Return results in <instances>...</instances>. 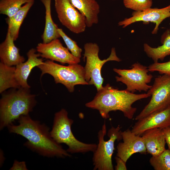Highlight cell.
Returning a JSON list of instances; mask_svg holds the SVG:
<instances>
[{
	"label": "cell",
	"instance_id": "6da1fadb",
	"mask_svg": "<svg viewBox=\"0 0 170 170\" xmlns=\"http://www.w3.org/2000/svg\"><path fill=\"white\" fill-rule=\"evenodd\" d=\"M19 124L13 123L7 128L11 133L19 135L27 141L24 145L39 155L48 157H70L71 155L51 137L49 128L44 123L32 119L29 115H22Z\"/></svg>",
	"mask_w": 170,
	"mask_h": 170
},
{
	"label": "cell",
	"instance_id": "7a4b0ae2",
	"mask_svg": "<svg viewBox=\"0 0 170 170\" xmlns=\"http://www.w3.org/2000/svg\"><path fill=\"white\" fill-rule=\"evenodd\" d=\"M151 96L148 93L136 94L126 89L119 90L107 84L97 91L94 99L85 104L88 108L98 110L105 119L109 118V113L113 111H122L124 116L132 119L137 108L132 106L135 102Z\"/></svg>",
	"mask_w": 170,
	"mask_h": 170
},
{
	"label": "cell",
	"instance_id": "3957f363",
	"mask_svg": "<svg viewBox=\"0 0 170 170\" xmlns=\"http://www.w3.org/2000/svg\"><path fill=\"white\" fill-rule=\"evenodd\" d=\"M0 100V130L18 120L22 115H29L36 105V95L30 88H13L2 93Z\"/></svg>",
	"mask_w": 170,
	"mask_h": 170
},
{
	"label": "cell",
	"instance_id": "277c9868",
	"mask_svg": "<svg viewBox=\"0 0 170 170\" xmlns=\"http://www.w3.org/2000/svg\"><path fill=\"white\" fill-rule=\"evenodd\" d=\"M73 122V120L68 117V112L65 109L55 113L50 131L51 137L57 143L66 144L68 146L66 150L69 153L94 152L97 145L84 143L77 140L71 130Z\"/></svg>",
	"mask_w": 170,
	"mask_h": 170
},
{
	"label": "cell",
	"instance_id": "5b68a950",
	"mask_svg": "<svg viewBox=\"0 0 170 170\" xmlns=\"http://www.w3.org/2000/svg\"><path fill=\"white\" fill-rule=\"evenodd\" d=\"M37 67L41 71V77L45 74L51 75L56 83L62 84L70 93L76 85H89L85 79L84 68L78 64L65 66L47 60Z\"/></svg>",
	"mask_w": 170,
	"mask_h": 170
},
{
	"label": "cell",
	"instance_id": "8992f818",
	"mask_svg": "<svg viewBox=\"0 0 170 170\" xmlns=\"http://www.w3.org/2000/svg\"><path fill=\"white\" fill-rule=\"evenodd\" d=\"M84 48L83 59L86 60L84 67L85 79L89 85H94L98 91L103 87L104 79L101 71L104 65L109 61L120 62L121 60L117 56L114 48H111L109 56L103 60L99 57V47L96 43H86L84 45Z\"/></svg>",
	"mask_w": 170,
	"mask_h": 170
},
{
	"label": "cell",
	"instance_id": "52a82bcc",
	"mask_svg": "<svg viewBox=\"0 0 170 170\" xmlns=\"http://www.w3.org/2000/svg\"><path fill=\"white\" fill-rule=\"evenodd\" d=\"M121 129L119 126L116 128L111 127L108 133L109 139L105 141L104 138L106 133V128L105 121L102 129L98 133L99 142L96 149L93 152L94 170H114L112 156L115 149V141L122 139Z\"/></svg>",
	"mask_w": 170,
	"mask_h": 170
},
{
	"label": "cell",
	"instance_id": "ba28073f",
	"mask_svg": "<svg viewBox=\"0 0 170 170\" xmlns=\"http://www.w3.org/2000/svg\"><path fill=\"white\" fill-rule=\"evenodd\" d=\"M147 93L151 96L149 103L135 117L138 120L170 106V75L162 74L155 78Z\"/></svg>",
	"mask_w": 170,
	"mask_h": 170
},
{
	"label": "cell",
	"instance_id": "9c48e42d",
	"mask_svg": "<svg viewBox=\"0 0 170 170\" xmlns=\"http://www.w3.org/2000/svg\"><path fill=\"white\" fill-rule=\"evenodd\" d=\"M130 69L114 68L113 71L120 76H116V81L121 82L127 86L126 89L134 93L137 91H147L152 86L148 84L151 81L153 76L148 74V68L138 62L131 66Z\"/></svg>",
	"mask_w": 170,
	"mask_h": 170
},
{
	"label": "cell",
	"instance_id": "30bf717a",
	"mask_svg": "<svg viewBox=\"0 0 170 170\" xmlns=\"http://www.w3.org/2000/svg\"><path fill=\"white\" fill-rule=\"evenodd\" d=\"M54 7L60 22L71 31L78 34L85 31V17L69 0H54Z\"/></svg>",
	"mask_w": 170,
	"mask_h": 170
},
{
	"label": "cell",
	"instance_id": "8fae6325",
	"mask_svg": "<svg viewBox=\"0 0 170 170\" xmlns=\"http://www.w3.org/2000/svg\"><path fill=\"white\" fill-rule=\"evenodd\" d=\"M36 49L42 58L63 64H76L80 62V58L74 56L67 48L63 46L59 38L47 43H39Z\"/></svg>",
	"mask_w": 170,
	"mask_h": 170
},
{
	"label": "cell",
	"instance_id": "7c38bea8",
	"mask_svg": "<svg viewBox=\"0 0 170 170\" xmlns=\"http://www.w3.org/2000/svg\"><path fill=\"white\" fill-rule=\"evenodd\" d=\"M169 17L170 4L161 8H150L142 11H134L132 13L131 17L124 19L119 21L118 24L124 28L137 22L142 21L145 24L152 22L155 24V26L152 33L156 34L161 23L164 20Z\"/></svg>",
	"mask_w": 170,
	"mask_h": 170
},
{
	"label": "cell",
	"instance_id": "4fadbf2b",
	"mask_svg": "<svg viewBox=\"0 0 170 170\" xmlns=\"http://www.w3.org/2000/svg\"><path fill=\"white\" fill-rule=\"evenodd\" d=\"M122 142L117 146L116 156L127 162L133 154H146V149L142 137L135 134L129 129L121 132Z\"/></svg>",
	"mask_w": 170,
	"mask_h": 170
},
{
	"label": "cell",
	"instance_id": "5bb4252c",
	"mask_svg": "<svg viewBox=\"0 0 170 170\" xmlns=\"http://www.w3.org/2000/svg\"><path fill=\"white\" fill-rule=\"evenodd\" d=\"M170 125V106L138 120L131 131L135 134L140 136L148 130L156 128L162 129Z\"/></svg>",
	"mask_w": 170,
	"mask_h": 170
},
{
	"label": "cell",
	"instance_id": "9a60e30c",
	"mask_svg": "<svg viewBox=\"0 0 170 170\" xmlns=\"http://www.w3.org/2000/svg\"><path fill=\"white\" fill-rule=\"evenodd\" d=\"M36 49L31 48L27 52L28 58L26 62L21 63L15 66V74L16 80L21 87L30 88L27 80L32 70L35 67L44 63L39 53H36Z\"/></svg>",
	"mask_w": 170,
	"mask_h": 170
},
{
	"label": "cell",
	"instance_id": "2e32d148",
	"mask_svg": "<svg viewBox=\"0 0 170 170\" xmlns=\"http://www.w3.org/2000/svg\"><path fill=\"white\" fill-rule=\"evenodd\" d=\"M14 41L8 30L4 40L0 44L1 62L9 66H16L25 60V58L20 55V49L15 45Z\"/></svg>",
	"mask_w": 170,
	"mask_h": 170
},
{
	"label": "cell",
	"instance_id": "e0dca14e",
	"mask_svg": "<svg viewBox=\"0 0 170 170\" xmlns=\"http://www.w3.org/2000/svg\"><path fill=\"white\" fill-rule=\"evenodd\" d=\"M142 135L147 152L152 156L158 155L166 149V142L162 129H150L144 132Z\"/></svg>",
	"mask_w": 170,
	"mask_h": 170
},
{
	"label": "cell",
	"instance_id": "ac0fdd59",
	"mask_svg": "<svg viewBox=\"0 0 170 170\" xmlns=\"http://www.w3.org/2000/svg\"><path fill=\"white\" fill-rule=\"evenodd\" d=\"M71 4L85 17L87 27L99 22L100 6L96 0H69Z\"/></svg>",
	"mask_w": 170,
	"mask_h": 170
},
{
	"label": "cell",
	"instance_id": "d6986e66",
	"mask_svg": "<svg viewBox=\"0 0 170 170\" xmlns=\"http://www.w3.org/2000/svg\"><path fill=\"white\" fill-rule=\"evenodd\" d=\"M161 42L162 45L156 48L151 47L147 43L144 44V51L154 62H158L159 60L162 61L166 57L170 55V30H167L163 34Z\"/></svg>",
	"mask_w": 170,
	"mask_h": 170
},
{
	"label": "cell",
	"instance_id": "ffe728a7",
	"mask_svg": "<svg viewBox=\"0 0 170 170\" xmlns=\"http://www.w3.org/2000/svg\"><path fill=\"white\" fill-rule=\"evenodd\" d=\"M45 10V25L42 36L43 42L47 43L61 37L57 26L54 22L51 14V0H41Z\"/></svg>",
	"mask_w": 170,
	"mask_h": 170
},
{
	"label": "cell",
	"instance_id": "44dd1931",
	"mask_svg": "<svg viewBox=\"0 0 170 170\" xmlns=\"http://www.w3.org/2000/svg\"><path fill=\"white\" fill-rule=\"evenodd\" d=\"M34 1H33L24 4L12 17H7L6 19L8 30L14 41L18 38L20 27Z\"/></svg>",
	"mask_w": 170,
	"mask_h": 170
},
{
	"label": "cell",
	"instance_id": "7402d4cb",
	"mask_svg": "<svg viewBox=\"0 0 170 170\" xmlns=\"http://www.w3.org/2000/svg\"><path fill=\"white\" fill-rule=\"evenodd\" d=\"M15 67L0 62V93L10 88H18L20 86L15 77Z\"/></svg>",
	"mask_w": 170,
	"mask_h": 170
},
{
	"label": "cell",
	"instance_id": "603a6c76",
	"mask_svg": "<svg viewBox=\"0 0 170 170\" xmlns=\"http://www.w3.org/2000/svg\"><path fill=\"white\" fill-rule=\"evenodd\" d=\"M35 0H0V14L11 17L26 3Z\"/></svg>",
	"mask_w": 170,
	"mask_h": 170
},
{
	"label": "cell",
	"instance_id": "cb8c5ba5",
	"mask_svg": "<svg viewBox=\"0 0 170 170\" xmlns=\"http://www.w3.org/2000/svg\"><path fill=\"white\" fill-rule=\"evenodd\" d=\"M149 161L155 170H170V150L166 149L158 155L152 156Z\"/></svg>",
	"mask_w": 170,
	"mask_h": 170
},
{
	"label": "cell",
	"instance_id": "d4e9b609",
	"mask_svg": "<svg viewBox=\"0 0 170 170\" xmlns=\"http://www.w3.org/2000/svg\"><path fill=\"white\" fill-rule=\"evenodd\" d=\"M58 31L70 52L75 56L80 58L82 49L76 42L69 37L61 28H58Z\"/></svg>",
	"mask_w": 170,
	"mask_h": 170
},
{
	"label": "cell",
	"instance_id": "484cf974",
	"mask_svg": "<svg viewBox=\"0 0 170 170\" xmlns=\"http://www.w3.org/2000/svg\"><path fill=\"white\" fill-rule=\"evenodd\" d=\"M123 4L127 8L134 11H142L151 8L152 0H123Z\"/></svg>",
	"mask_w": 170,
	"mask_h": 170
},
{
	"label": "cell",
	"instance_id": "4316f807",
	"mask_svg": "<svg viewBox=\"0 0 170 170\" xmlns=\"http://www.w3.org/2000/svg\"><path fill=\"white\" fill-rule=\"evenodd\" d=\"M149 71H157L161 74L170 75V58L168 61L163 62H154L148 67Z\"/></svg>",
	"mask_w": 170,
	"mask_h": 170
},
{
	"label": "cell",
	"instance_id": "83f0119b",
	"mask_svg": "<svg viewBox=\"0 0 170 170\" xmlns=\"http://www.w3.org/2000/svg\"><path fill=\"white\" fill-rule=\"evenodd\" d=\"M10 170H27L26 162L24 161L19 162L14 160L12 167Z\"/></svg>",
	"mask_w": 170,
	"mask_h": 170
},
{
	"label": "cell",
	"instance_id": "f1b7e54d",
	"mask_svg": "<svg viewBox=\"0 0 170 170\" xmlns=\"http://www.w3.org/2000/svg\"><path fill=\"white\" fill-rule=\"evenodd\" d=\"M115 159L116 163V165L115 167L116 170H127L126 166V162L117 156L115 157Z\"/></svg>",
	"mask_w": 170,
	"mask_h": 170
},
{
	"label": "cell",
	"instance_id": "f546056e",
	"mask_svg": "<svg viewBox=\"0 0 170 170\" xmlns=\"http://www.w3.org/2000/svg\"><path fill=\"white\" fill-rule=\"evenodd\" d=\"M168 149L170 150V125L162 129Z\"/></svg>",
	"mask_w": 170,
	"mask_h": 170
},
{
	"label": "cell",
	"instance_id": "4dcf8cb0",
	"mask_svg": "<svg viewBox=\"0 0 170 170\" xmlns=\"http://www.w3.org/2000/svg\"><path fill=\"white\" fill-rule=\"evenodd\" d=\"M5 158L4 156V154L3 153V151L1 150H0V166H2V165L3 164V162L4 161Z\"/></svg>",
	"mask_w": 170,
	"mask_h": 170
},
{
	"label": "cell",
	"instance_id": "1f68e13d",
	"mask_svg": "<svg viewBox=\"0 0 170 170\" xmlns=\"http://www.w3.org/2000/svg\"></svg>",
	"mask_w": 170,
	"mask_h": 170
}]
</instances>
